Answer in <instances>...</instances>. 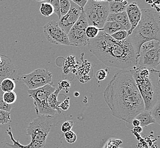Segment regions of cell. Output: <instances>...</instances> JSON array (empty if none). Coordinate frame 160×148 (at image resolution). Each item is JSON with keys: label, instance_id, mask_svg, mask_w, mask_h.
<instances>
[{"label": "cell", "instance_id": "cell-1", "mask_svg": "<svg viewBox=\"0 0 160 148\" xmlns=\"http://www.w3.org/2000/svg\"><path fill=\"white\" fill-rule=\"evenodd\" d=\"M112 116L126 122L132 130V121L145 111L144 103L133 77L132 70L117 71L103 92Z\"/></svg>", "mask_w": 160, "mask_h": 148}, {"label": "cell", "instance_id": "cell-2", "mask_svg": "<svg viewBox=\"0 0 160 148\" xmlns=\"http://www.w3.org/2000/svg\"><path fill=\"white\" fill-rule=\"evenodd\" d=\"M88 47L99 61L108 67L132 70L138 65L139 56L128 36L124 40L118 41L101 30L96 38L89 39Z\"/></svg>", "mask_w": 160, "mask_h": 148}, {"label": "cell", "instance_id": "cell-3", "mask_svg": "<svg viewBox=\"0 0 160 148\" xmlns=\"http://www.w3.org/2000/svg\"><path fill=\"white\" fill-rule=\"evenodd\" d=\"M56 121L53 117L39 116L28 124L26 135L30 136V143L22 145L19 140L13 137L10 125L6 130L12 144L6 143L3 148H59L62 143V133L52 134V130L56 127Z\"/></svg>", "mask_w": 160, "mask_h": 148}, {"label": "cell", "instance_id": "cell-4", "mask_svg": "<svg viewBox=\"0 0 160 148\" xmlns=\"http://www.w3.org/2000/svg\"><path fill=\"white\" fill-rule=\"evenodd\" d=\"M132 70L133 77L144 103L145 111L150 112L160 100V71L140 66Z\"/></svg>", "mask_w": 160, "mask_h": 148}, {"label": "cell", "instance_id": "cell-5", "mask_svg": "<svg viewBox=\"0 0 160 148\" xmlns=\"http://www.w3.org/2000/svg\"><path fill=\"white\" fill-rule=\"evenodd\" d=\"M141 11L142 17L139 24L128 36L139 57L143 43L150 40H160V13L149 9H143Z\"/></svg>", "mask_w": 160, "mask_h": 148}, {"label": "cell", "instance_id": "cell-6", "mask_svg": "<svg viewBox=\"0 0 160 148\" xmlns=\"http://www.w3.org/2000/svg\"><path fill=\"white\" fill-rule=\"evenodd\" d=\"M56 90L52 84H47L45 86L36 90L28 91V96L33 99L35 109L39 116H47L53 117L56 111L50 108L48 104L49 96Z\"/></svg>", "mask_w": 160, "mask_h": 148}, {"label": "cell", "instance_id": "cell-7", "mask_svg": "<svg viewBox=\"0 0 160 148\" xmlns=\"http://www.w3.org/2000/svg\"><path fill=\"white\" fill-rule=\"evenodd\" d=\"M88 26L87 18L83 11L80 18L68 33V40L70 46L81 47L88 45L89 38L86 36V30Z\"/></svg>", "mask_w": 160, "mask_h": 148}, {"label": "cell", "instance_id": "cell-8", "mask_svg": "<svg viewBox=\"0 0 160 148\" xmlns=\"http://www.w3.org/2000/svg\"><path fill=\"white\" fill-rule=\"evenodd\" d=\"M21 79L29 90H36L52 84V74L46 69L37 68L30 74L23 75Z\"/></svg>", "mask_w": 160, "mask_h": 148}, {"label": "cell", "instance_id": "cell-9", "mask_svg": "<svg viewBox=\"0 0 160 148\" xmlns=\"http://www.w3.org/2000/svg\"><path fill=\"white\" fill-rule=\"evenodd\" d=\"M44 36L48 41L56 45L70 46L68 35L59 27L58 22L51 21L43 26Z\"/></svg>", "mask_w": 160, "mask_h": 148}, {"label": "cell", "instance_id": "cell-10", "mask_svg": "<svg viewBox=\"0 0 160 148\" xmlns=\"http://www.w3.org/2000/svg\"><path fill=\"white\" fill-rule=\"evenodd\" d=\"M71 3L70 10L68 13L59 19L58 24L59 27L68 35L71 28L76 24L83 10L74 3L72 1H69Z\"/></svg>", "mask_w": 160, "mask_h": 148}, {"label": "cell", "instance_id": "cell-11", "mask_svg": "<svg viewBox=\"0 0 160 148\" xmlns=\"http://www.w3.org/2000/svg\"><path fill=\"white\" fill-rule=\"evenodd\" d=\"M160 47L139 55L138 65L140 67L154 68L160 65Z\"/></svg>", "mask_w": 160, "mask_h": 148}, {"label": "cell", "instance_id": "cell-12", "mask_svg": "<svg viewBox=\"0 0 160 148\" xmlns=\"http://www.w3.org/2000/svg\"><path fill=\"white\" fill-rule=\"evenodd\" d=\"M17 72L11 59L4 54H0V84L5 78L15 80Z\"/></svg>", "mask_w": 160, "mask_h": 148}, {"label": "cell", "instance_id": "cell-13", "mask_svg": "<svg viewBox=\"0 0 160 148\" xmlns=\"http://www.w3.org/2000/svg\"><path fill=\"white\" fill-rule=\"evenodd\" d=\"M126 12L131 25V29H129V31H127L128 36H129L139 24L142 17V11L138 4L135 2H133L129 3V5L127 6Z\"/></svg>", "mask_w": 160, "mask_h": 148}, {"label": "cell", "instance_id": "cell-14", "mask_svg": "<svg viewBox=\"0 0 160 148\" xmlns=\"http://www.w3.org/2000/svg\"><path fill=\"white\" fill-rule=\"evenodd\" d=\"M83 10V12L86 15L89 26H95L99 29V22L96 13L94 0L88 1Z\"/></svg>", "mask_w": 160, "mask_h": 148}, {"label": "cell", "instance_id": "cell-15", "mask_svg": "<svg viewBox=\"0 0 160 148\" xmlns=\"http://www.w3.org/2000/svg\"><path fill=\"white\" fill-rule=\"evenodd\" d=\"M96 13L98 18L99 29H102L109 15L108 1H94Z\"/></svg>", "mask_w": 160, "mask_h": 148}, {"label": "cell", "instance_id": "cell-16", "mask_svg": "<svg viewBox=\"0 0 160 148\" xmlns=\"http://www.w3.org/2000/svg\"><path fill=\"white\" fill-rule=\"evenodd\" d=\"M111 21L120 23L126 28L127 31H129L131 29V25L126 11L117 14H109L106 22Z\"/></svg>", "mask_w": 160, "mask_h": 148}, {"label": "cell", "instance_id": "cell-17", "mask_svg": "<svg viewBox=\"0 0 160 148\" xmlns=\"http://www.w3.org/2000/svg\"><path fill=\"white\" fill-rule=\"evenodd\" d=\"M129 5L127 1H108L109 14H117L125 12Z\"/></svg>", "mask_w": 160, "mask_h": 148}, {"label": "cell", "instance_id": "cell-18", "mask_svg": "<svg viewBox=\"0 0 160 148\" xmlns=\"http://www.w3.org/2000/svg\"><path fill=\"white\" fill-rule=\"evenodd\" d=\"M103 31L106 34L109 35L114 34L119 30H126V28L123 25L117 22H106L103 27Z\"/></svg>", "mask_w": 160, "mask_h": 148}, {"label": "cell", "instance_id": "cell-19", "mask_svg": "<svg viewBox=\"0 0 160 148\" xmlns=\"http://www.w3.org/2000/svg\"><path fill=\"white\" fill-rule=\"evenodd\" d=\"M135 119L139 121L140 127H142V128L147 127L152 124H156L153 118L151 116L150 112L148 111H144L142 112Z\"/></svg>", "mask_w": 160, "mask_h": 148}, {"label": "cell", "instance_id": "cell-20", "mask_svg": "<svg viewBox=\"0 0 160 148\" xmlns=\"http://www.w3.org/2000/svg\"><path fill=\"white\" fill-rule=\"evenodd\" d=\"M60 91V90H59V88L56 89L55 92H53L49 96L48 99V104L49 107L56 111L58 114H62V112L59 108V105L60 104L61 102L58 100V96L59 95Z\"/></svg>", "mask_w": 160, "mask_h": 148}, {"label": "cell", "instance_id": "cell-21", "mask_svg": "<svg viewBox=\"0 0 160 148\" xmlns=\"http://www.w3.org/2000/svg\"><path fill=\"white\" fill-rule=\"evenodd\" d=\"M16 87V81L12 78H5L0 84V88L3 92L13 91Z\"/></svg>", "mask_w": 160, "mask_h": 148}, {"label": "cell", "instance_id": "cell-22", "mask_svg": "<svg viewBox=\"0 0 160 148\" xmlns=\"http://www.w3.org/2000/svg\"><path fill=\"white\" fill-rule=\"evenodd\" d=\"M38 2L42 3L40 7V12L42 15L45 17H49L52 16L54 13L53 8L50 3H47L46 1H39Z\"/></svg>", "mask_w": 160, "mask_h": 148}, {"label": "cell", "instance_id": "cell-23", "mask_svg": "<svg viewBox=\"0 0 160 148\" xmlns=\"http://www.w3.org/2000/svg\"><path fill=\"white\" fill-rule=\"evenodd\" d=\"M160 47V42L157 40H150L148 42H146L142 45V46L140 49L139 55L145 53L154 48H157Z\"/></svg>", "mask_w": 160, "mask_h": 148}, {"label": "cell", "instance_id": "cell-24", "mask_svg": "<svg viewBox=\"0 0 160 148\" xmlns=\"http://www.w3.org/2000/svg\"><path fill=\"white\" fill-rule=\"evenodd\" d=\"M2 97L3 101L10 105H12V104H14L16 102L17 99V95L14 91L3 92Z\"/></svg>", "mask_w": 160, "mask_h": 148}, {"label": "cell", "instance_id": "cell-25", "mask_svg": "<svg viewBox=\"0 0 160 148\" xmlns=\"http://www.w3.org/2000/svg\"><path fill=\"white\" fill-rule=\"evenodd\" d=\"M156 123L160 124V100L157 102L149 112Z\"/></svg>", "mask_w": 160, "mask_h": 148}, {"label": "cell", "instance_id": "cell-26", "mask_svg": "<svg viewBox=\"0 0 160 148\" xmlns=\"http://www.w3.org/2000/svg\"><path fill=\"white\" fill-rule=\"evenodd\" d=\"M60 11L61 17L65 16L70 10L71 3L69 0H60L59 1Z\"/></svg>", "mask_w": 160, "mask_h": 148}, {"label": "cell", "instance_id": "cell-27", "mask_svg": "<svg viewBox=\"0 0 160 148\" xmlns=\"http://www.w3.org/2000/svg\"><path fill=\"white\" fill-rule=\"evenodd\" d=\"M103 30V29H98L95 26H89L86 30V35L89 39H93L96 38L99 32Z\"/></svg>", "mask_w": 160, "mask_h": 148}, {"label": "cell", "instance_id": "cell-28", "mask_svg": "<svg viewBox=\"0 0 160 148\" xmlns=\"http://www.w3.org/2000/svg\"><path fill=\"white\" fill-rule=\"evenodd\" d=\"M115 40L122 41L128 37V32L126 30H119L110 35Z\"/></svg>", "mask_w": 160, "mask_h": 148}, {"label": "cell", "instance_id": "cell-29", "mask_svg": "<svg viewBox=\"0 0 160 148\" xmlns=\"http://www.w3.org/2000/svg\"><path fill=\"white\" fill-rule=\"evenodd\" d=\"M10 120V113L0 110V125H5Z\"/></svg>", "mask_w": 160, "mask_h": 148}, {"label": "cell", "instance_id": "cell-30", "mask_svg": "<svg viewBox=\"0 0 160 148\" xmlns=\"http://www.w3.org/2000/svg\"><path fill=\"white\" fill-rule=\"evenodd\" d=\"M46 1L47 3H50L52 6L54 13L58 16L59 19L61 18L59 0H49V1Z\"/></svg>", "mask_w": 160, "mask_h": 148}, {"label": "cell", "instance_id": "cell-31", "mask_svg": "<svg viewBox=\"0 0 160 148\" xmlns=\"http://www.w3.org/2000/svg\"><path fill=\"white\" fill-rule=\"evenodd\" d=\"M64 137L66 141L69 144H73L77 140V135L72 130L65 133Z\"/></svg>", "mask_w": 160, "mask_h": 148}, {"label": "cell", "instance_id": "cell-32", "mask_svg": "<svg viewBox=\"0 0 160 148\" xmlns=\"http://www.w3.org/2000/svg\"><path fill=\"white\" fill-rule=\"evenodd\" d=\"M73 126V122L72 121H66L62 124L61 132L63 133L68 132L71 130Z\"/></svg>", "mask_w": 160, "mask_h": 148}, {"label": "cell", "instance_id": "cell-33", "mask_svg": "<svg viewBox=\"0 0 160 148\" xmlns=\"http://www.w3.org/2000/svg\"><path fill=\"white\" fill-rule=\"evenodd\" d=\"M59 89L60 90H64L66 93H68L71 87L70 82L68 80H62L59 83Z\"/></svg>", "mask_w": 160, "mask_h": 148}, {"label": "cell", "instance_id": "cell-34", "mask_svg": "<svg viewBox=\"0 0 160 148\" xmlns=\"http://www.w3.org/2000/svg\"><path fill=\"white\" fill-rule=\"evenodd\" d=\"M12 109V105L6 103L2 99V97L0 96V110L10 112Z\"/></svg>", "mask_w": 160, "mask_h": 148}, {"label": "cell", "instance_id": "cell-35", "mask_svg": "<svg viewBox=\"0 0 160 148\" xmlns=\"http://www.w3.org/2000/svg\"><path fill=\"white\" fill-rule=\"evenodd\" d=\"M108 77V72L105 70L101 69L96 73V78L98 81L105 80Z\"/></svg>", "mask_w": 160, "mask_h": 148}, {"label": "cell", "instance_id": "cell-36", "mask_svg": "<svg viewBox=\"0 0 160 148\" xmlns=\"http://www.w3.org/2000/svg\"><path fill=\"white\" fill-rule=\"evenodd\" d=\"M69 98L66 97V99L59 105V108L60 109H62L63 111L68 110V108H69Z\"/></svg>", "mask_w": 160, "mask_h": 148}, {"label": "cell", "instance_id": "cell-37", "mask_svg": "<svg viewBox=\"0 0 160 148\" xmlns=\"http://www.w3.org/2000/svg\"><path fill=\"white\" fill-rule=\"evenodd\" d=\"M72 1L79 7H80L81 9H83V8L85 7L87 2H88V0H82V1H75V0H73Z\"/></svg>", "mask_w": 160, "mask_h": 148}, {"label": "cell", "instance_id": "cell-38", "mask_svg": "<svg viewBox=\"0 0 160 148\" xmlns=\"http://www.w3.org/2000/svg\"><path fill=\"white\" fill-rule=\"evenodd\" d=\"M131 125L133 128L134 127H139L140 126V122L138 120L134 119L132 121V123H131Z\"/></svg>", "mask_w": 160, "mask_h": 148}, {"label": "cell", "instance_id": "cell-39", "mask_svg": "<svg viewBox=\"0 0 160 148\" xmlns=\"http://www.w3.org/2000/svg\"><path fill=\"white\" fill-rule=\"evenodd\" d=\"M132 130L133 132L138 133H141L142 132V128L140 126L139 127H134Z\"/></svg>", "mask_w": 160, "mask_h": 148}, {"label": "cell", "instance_id": "cell-40", "mask_svg": "<svg viewBox=\"0 0 160 148\" xmlns=\"http://www.w3.org/2000/svg\"><path fill=\"white\" fill-rule=\"evenodd\" d=\"M73 95H74V96H75V97H78L79 96H80V93L78 92H77V91H75L74 92V93H73Z\"/></svg>", "mask_w": 160, "mask_h": 148}]
</instances>
